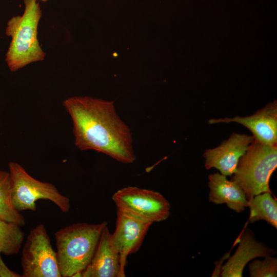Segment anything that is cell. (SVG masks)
<instances>
[{
	"mask_svg": "<svg viewBox=\"0 0 277 277\" xmlns=\"http://www.w3.org/2000/svg\"><path fill=\"white\" fill-rule=\"evenodd\" d=\"M113 101L72 96L63 105L73 123L75 145L81 151L93 150L123 163L135 160L131 131L118 116Z\"/></svg>",
	"mask_w": 277,
	"mask_h": 277,
	"instance_id": "1",
	"label": "cell"
},
{
	"mask_svg": "<svg viewBox=\"0 0 277 277\" xmlns=\"http://www.w3.org/2000/svg\"><path fill=\"white\" fill-rule=\"evenodd\" d=\"M106 222L77 223L54 234L59 268L63 277L82 276L90 262Z\"/></svg>",
	"mask_w": 277,
	"mask_h": 277,
	"instance_id": "2",
	"label": "cell"
},
{
	"mask_svg": "<svg viewBox=\"0 0 277 277\" xmlns=\"http://www.w3.org/2000/svg\"><path fill=\"white\" fill-rule=\"evenodd\" d=\"M25 6L22 16L11 17L7 22L5 33L11 37L6 54V62L12 72L25 66L44 60L45 53L37 38V28L42 11L37 0H24Z\"/></svg>",
	"mask_w": 277,
	"mask_h": 277,
	"instance_id": "3",
	"label": "cell"
},
{
	"mask_svg": "<svg viewBox=\"0 0 277 277\" xmlns=\"http://www.w3.org/2000/svg\"><path fill=\"white\" fill-rule=\"evenodd\" d=\"M277 167V146L255 139L240 159L231 181L243 190L247 200L264 193H271L269 182Z\"/></svg>",
	"mask_w": 277,
	"mask_h": 277,
	"instance_id": "4",
	"label": "cell"
},
{
	"mask_svg": "<svg viewBox=\"0 0 277 277\" xmlns=\"http://www.w3.org/2000/svg\"><path fill=\"white\" fill-rule=\"evenodd\" d=\"M11 180V199L18 212L26 210L35 211L36 202L39 199L53 202L64 213L70 209V199L62 194L52 184L38 181L28 174L20 164L9 163Z\"/></svg>",
	"mask_w": 277,
	"mask_h": 277,
	"instance_id": "5",
	"label": "cell"
},
{
	"mask_svg": "<svg viewBox=\"0 0 277 277\" xmlns=\"http://www.w3.org/2000/svg\"><path fill=\"white\" fill-rule=\"evenodd\" d=\"M23 277H61L57 253L44 224L31 229L21 258Z\"/></svg>",
	"mask_w": 277,
	"mask_h": 277,
	"instance_id": "6",
	"label": "cell"
},
{
	"mask_svg": "<svg viewBox=\"0 0 277 277\" xmlns=\"http://www.w3.org/2000/svg\"><path fill=\"white\" fill-rule=\"evenodd\" d=\"M112 198L117 210L152 224L166 220L170 214L169 202L152 190L128 186L118 190Z\"/></svg>",
	"mask_w": 277,
	"mask_h": 277,
	"instance_id": "7",
	"label": "cell"
},
{
	"mask_svg": "<svg viewBox=\"0 0 277 277\" xmlns=\"http://www.w3.org/2000/svg\"><path fill=\"white\" fill-rule=\"evenodd\" d=\"M151 224L117 210L116 227L111 234V241L120 255L121 277L125 276L128 256L139 250Z\"/></svg>",
	"mask_w": 277,
	"mask_h": 277,
	"instance_id": "8",
	"label": "cell"
},
{
	"mask_svg": "<svg viewBox=\"0 0 277 277\" xmlns=\"http://www.w3.org/2000/svg\"><path fill=\"white\" fill-rule=\"evenodd\" d=\"M253 140V136L233 133L219 146L205 150L203 156L206 169L215 168L224 175H233L240 159Z\"/></svg>",
	"mask_w": 277,
	"mask_h": 277,
	"instance_id": "9",
	"label": "cell"
},
{
	"mask_svg": "<svg viewBox=\"0 0 277 277\" xmlns=\"http://www.w3.org/2000/svg\"><path fill=\"white\" fill-rule=\"evenodd\" d=\"M210 124L236 123L248 128L254 139L267 145L277 146V103H269L264 108L247 116H236L210 119Z\"/></svg>",
	"mask_w": 277,
	"mask_h": 277,
	"instance_id": "10",
	"label": "cell"
},
{
	"mask_svg": "<svg viewBox=\"0 0 277 277\" xmlns=\"http://www.w3.org/2000/svg\"><path fill=\"white\" fill-rule=\"evenodd\" d=\"M82 277H121L118 253L111 241L107 224L102 231L94 254L82 272Z\"/></svg>",
	"mask_w": 277,
	"mask_h": 277,
	"instance_id": "11",
	"label": "cell"
},
{
	"mask_svg": "<svg viewBox=\"0 0 277 277\" xmlns=\"http://www.w3.org/2000/svg\"><path fill=\"white\" fill-rule=\"evenodd\" d=\"M239 243L235 253L222 267L223 277H242L245 266L251 260L271 256L275 253L274 250L257 242L250 230L243 232Z\"/></svg>",
	"mask_w": 277,
	"mask_h": 277,
	"instance_id": "12",
	"label": "cell"
},
{
	"mask_svg": "<svg viewBox=\"0 0 277 277\" xmlns=\"http://www.w3.org/2000/svg\"><path fill=\"white\" fill-rule=\"evenodd\" d=\"M209 200L215 204L225 203L231 209L240 213L247 207L245 194L234 181L217 172L208 176Z\"/></svg>",
	"mask_w": 277,
	"mask_h": 277,
	"instance_id": "13",
	"label": "cell"
},
{
	"mask_svg": "<svg viewBox=\"0 0 277 277\" xmlns=\"http://www.w3.org/2000/svg\"><path fill=\"white\" fill-rule=\"evenodd\" d=\"M250 209L249 221L251 223L264 220L277 228V202L270 192L256 195L248 200Z\"/></svg>",
	"mask_w": 277,
	"mask_h": 277,
	"instance_id": "14",
	"label": "cell"
},
{
	"mask_svg": "<svg viewBox=\"0 0 277 277\" xmlns=\"http://www.w3.org/2000/svg\"><path fill=\"white\" fill-rule=\"evenodd\" d=\"M0 220L25 225L24 216L13 207L11 199V180L9 172L0 170Z\"/></svg>",
	"mask_w": 277,
	"mask_h": 277,
	"instance_id": "15",
	"label": "cell"
},
{
	"mask_svg": "<svg viewBox=\"0 0 277 277\" xmlns=\"http://www.w3.org/2000/svg\"><path fill=\"white\" fill-rule=\"evenodd\" d=\"M25 233L21 226L0 220V254L7 255L17 254L21 249Z\"/></svg>",
	"mask_w": 277,
	"mask_h": 277,
	"instance_id": "16",
	"label": "cell"
},
{
	"mask_svg": "<svg viewBox=\"0 0 277 277\" xmlns=\"http://www.w3.org/2000/svg\"><path fill=\"white\" fill-rule=\"evenodd\" d=\"M261 261L255 260L249 265L251 277H276L277 276V259L268 256Z\"/></svg>",
	"mask_w": 277,
	"mask_h": 277,
	"instance_id": "17",
	"label": "cell"
},
{
	"mask_svg": "<svg viewBox=\"0 0 277 277\" xmlns=\"http://www.w3.org/2000/svg\"><path fill=\"white\" fill-rule=\"evenodd\" d=\"M21 277L20 275L11 270L6 265L2 259L0 254V277Z\"/></svg>",
	"mask_w": 277,
	"mask_h": 277,
	"instance_id": "18",
	"label": "cell"
},
{
	"mask_svg": "<svg viewBox=\"0 0 277 277\" xmlns=\"http://www.w3.org/2000/svg\"><path fill=\"white\" fill-rule=\"evenodd\" d=\"M40 1H43V2H46L48 0H40Z\"/></svg>",
	"mask_w": 277,
	"mask_h": 277,
	"instance_id": "19",
	"label": "cell"
}]
</instances>
